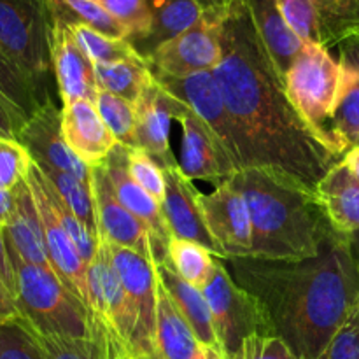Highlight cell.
Segmentation results:
<instances>
[{"label": "cell", "instance_id": "6da1fadb", "mask_svg": "<svg viewBox=\"0 0 359 359\" xmlns=\"http://www.w3.org/2000/svg\"><path fill=\"white\" fill-rule=\"evenodd\" d=\"M212 74L237 128L242 168H262L316 193L342 158L291 104L244 0L221 18V62Z\"/></svg>", "mask_w": 359, "mask_h": 359}, {"label": "cell", "instance_id": "7a4b0ae2", "mask_svg": "<svg viewBox=\"0 0 359 359\" xmlns=\"http://www.w3.org/2000/svg\"><path fill=\"white\" fill-rule=\"evenodd\" d=\"M235 283L258 298L277 337L302 359H318L359 304V263L333 230L314 258L223 259Z\"/></svg>", "mask_w": 359, "mask_h": 359}, {"label": "cell", "instance_id": "3957f363", "mask_svg": "<svg viewBox=\"0 0 359 359\" xmlns=\"http://www.w3.org/2000/svg\"><path fill=\"white\" fill-rule=\"evenodd\" d=\"M230 182L251 216V258L294 262L319 255L333 226L316 193L262 168H242Z\"/></svg>", "mask_w": 359, "mask_h": 359}, {"label": "cell", "instance_id": "277c9868", "mask_svg": "<svg viewBox=\"0 0 359 359\" xmlns=\"http://www.w3.org/2000/svg\"><path fill=\"white\" fill-rule=\"evenodd\" d=\"M16 279V300L21 319L39 333L90 339L91 321L86 305L70 293L51 269L25 262L6 241Z\"/></svg>", "mask_w": 359, "mask_h": 359}, {"label": "cell", "instance_id": "5b68a950", "mask_svg": "<svg viewBox=\"0 0 359 359\" xmlns=\"http://www.w3.org/2000/svg\"><path fill=\"white\" fill-rule=\"evenodd\" d=\"M342 83V65L318 44H304L284 77L286 93L298 114L335 156L344 158L332 133V116Z\"/></svg>", "mask_w": 359, "mask_h": 359}, {"label": "cell", "instance_id": "8992f818", "mask_svg": "<svg viewBox=\"0 0 359 359\" xmlns=\"http://www.w3.org/2000/svg\"><path fill=\"white\" fill-rule=\"evenodd\" d=\"M91 339L104 359H130L135 318L114 266L109 244L100 238L93 259L88 263Z\"/></svg>", "mask_w": 359, "mask_h": 359}, {"label": "cell", "instance_id": "52a82bcc", "mask_svg": "<svg viewBox=\"0 0 359 359\" xmlns=\"http://www.w3.org/2000/svg\"><path fill=\"white\" fill-rule=\"evenodd\" d=\"M51 32L49 0H0V46L49 100L48 79L55 76Z\"/></svg>", "mask_w": 359, "mask_h": 359}, {"label": "cell", "instance_id": "ba28073f", "mask_svg": "<svg viewBox=\"0 0 359 359\" xmlns=\"http://www.w3.org/2000/svg\"><path fill=\"white\" fill-rule=\"evenodd\" d=\"M202 291L212 312L217 342L228 359L242 356V347L249 337L277 335L262 302L235 283L217 256Z\"/></svg>", "mask_w": 359, "mask_h": 359}, {"label": "cell", "instance_id": "9c48e42d", "mask_svg": "<svg viewBox=\"0 0 359 359\" xmlns=\"http://www.w3.org/2000/svg\"><path fill=\"white\" fill-rule=\"evenodd\" d=\"M27 182L32 189L35 203H37L39 216H41L42 230H44L46 249H48L49 263L53 272L58 276L63 286L76 294L84 305H90V291H88V265L83 256L77 251L76 244L70 235L60 223L58 216L53 210L51 202L48 198L44 186V174L39 165L32 160L27 174ZM90 312V311H88Z\"/></svg>", "mask_w": 359, "mask_h": 359}, {"label": "cell", "instance_id": "30bf717a", "mask_svg": "<svg viewBox=\"0 0 359 359\" xmlns=\"http://www.w3.org/2000/svg\"><path fill=\"white\" fill-rule=\"evenodd\" d=\"M221 62V18L203 14L193 27L161 44L147 60L153 74L212 72Z\"/></svg>", "mask_w": 359, "mask_h": 359}, {"label": "cell", "instance_id": "8fae6325", "mask_svg": "<svg viewBox=\"0 0 359 359\" xmlns=\"http://www.w3.org/2000/svg\"><path fill=\"white\" fill-rule=\"evenodd\" d=\"M203 223L216 242L221 259L248 258L252 252V223L244 196L230 181L198 196Z\"/></svg>", "mask_w": 359, "mask_h": 359}, {"label": "cell", "instance_id": "7c38bea8", "mask_svg": "<svg viewBox=\"0 0 359 359\" xmlns=\"http://www.w3.org/2000/svg\"><path fill=\"white\" fill-rule=\"evenodd\" d=\"M154 79L174 95L177 100L188 105L202 121L212 128L221 142L231 154L235 163L242 170L241 151L237 142V128L224 104L223 93L219 90L212 72H196L189 76H167V74H153Z\"/></svg>", "mask_w": 359, "mask_h": 359}, {"label": "cell", "instance_id": "4fadbf2b", "mask_svg": "<svg viewBox=\"0 0 359 359\" xmlns=\"http://www.w3.org/2000/svg\"><path fill=\"white\" fill-rule=\"evenodd\" d=\"M189 107L168 93L154 76L135 104V147L146 151L161 168L179 167L170 149V123L181 119Z\"/></svg>", "mask_w": 359, "mask_h": 359}, {"label": "cell", "instance_id": "5bb4252c", "mask_svg": "<svg viewBox=\"0 0 359 359\" xmlns=\"http://www.w3.org/2000/svg\"><path fill=\"white\" fill-rule=\"evenodd\" d=\"M91 193H93L95 216L98 235L112 245L132 249L153 262L151 235L146 224L133 216L114 191L105 163L91 167Z\"/></svg>", "mask_w": 359, "mask_h": 359}, {"label": "cell", "instance_id": "9a60e30c", "mask_svg": "<svg viewBox=\"0 0 359 359\" xmlns=\"http://www.w3.org/2000/svg\"><path fill=\"white\" fill-rule=\"evenodd\" d=\"M179 123L182 125V147L179 168L188 179L221 186L233 179L241 168L205 121L189 109Z\"/></svg>", "mask_w": 359, "mask_h": 359}, {"label": "cell", "instance_id": "2e32d148", "mask_svg": "<svg viewBox=\"0 0 359 359\" xmlns=\"http://www.w3.org/2000/svg\"><path fill=\"white\" fill-rule=\"evenodd\" d=\"M128 146L116 144L104 161L107 167L114 191L119 202L130 210L135 217H139L147 226L151 235V251H153V263L161 265L168 263V242L172 235L167 226L161 205L139 184L133 181L128 170Z\"/></svg>", "mask_w": 359, "mask_h": 359}, {"label": "cell", "instance_id": "e0dca14e", "mask_svg": "<svg viewBox=\"0 0 359 359\" xmlns=\"http://www.w3.org/2000/svg\"><path fill=\"white\" fill-rule=\"evenodd\" d=\"M18 140L27 147L32 160L42 167H53L72 174L81 181L91 179V167L74 154L65 142L62 130V109L49 100L27 119L18 133Z\"/></svg>", "mask_w": 359, "mask_h": 359}, {"label": "cell", "instance_id": "ac0fdd59", "mask_svg": "<svg viewBox=\"0 0 359 359\" xmlns=\"http://www.w3.org/2000/svg\"><path fill=\"white\" fill-rule=\"evenodd\" d=\"M51 58L62 105L76 100L95 102L98 90L95 63L77 44L67 21L56 16H53Z\"/></svg>", "mask_w": 359, "mask_h": 359}, {"label": "cell", "instance_id": "d6986e66", "mask_svg": "<svg viewBox=\"0 0 359 359\" xmlns=\"http://www.w3.org/2000/svg\"><path fill=\"white\" fill-rule=\"evenodd\" d=\"M163 177L165 196L161 202V212L172 237L196 242L221 258L219 249L203 223L198 203L200 191L193 186L191 179L186 177L179 167L163 168Z\"/></svg>", "mask_w": 359, "mask_h": 359}, {"label": "cell", "instance_id": "ffe728a7", "mask_svg": "<svg viewBox=\"0 0 359 359\" xmlns=\"http://www.w3.org/2000/svg\"><path fill=\"white\" fill-rule=\"evenodd\" d=\"M62 130L65 142L88 167L104 163L112 147L118 144L91 100H76L62 105Z\"/></svg>", "mask_w": 359, "mask_h": 359}, {"label": "cell", "instance_id": "44dd1931", "mask_svg": "<svg viewBox=\"0 0 359 359\" xmlns=\"http://www.w3.org/2000/svg\"><path fill=\"white\" fill-rule=\"evenodd\" d=\"M13 214L7 226L4 228V237L25 262L51 269L41 216L27 179L13 189Z\"/></svg>", "mask_w": 359, "mask_h": 359}, {"label": "cell", "instance_id": "7402d4cb", "mask_svg": "<svg viewBox=\"0 0 359 359\" xmlns=\"http://www.w3.org/2000/svg\"><path fill=\"white\" fill-rule=\"evenodd\" d=\"M316 196L333 230L342 235L359 230V181L342 160L319 181Z\"/></svg>", "mask_w": 359, "mask_h": 359}, {"label": "cell", "instance_id": "603a6c76", "mask_svg": "<svg viewBox=\"0 0 359 359\" xmlns=\"http://www.w3.org/2000/svg\"><path fill=\"white\" fill-rule=\"evenodd\" d=\"M244 4L273 67L284 79L290 67L300 55L304 42L286 25L277 0H244Z\"/></svg>", "mask_w": 359, "mask_h": 359}, {"label": "cell", "instance_id": "cb8c5ba5", "mask_svg": "<svg viewBox=\"0 0 359 359\" xmlns=\"http://www.w3.org/2000/svg\"><path fill=\"white\" fill-rule=\"evenodd\" d=\"M342 83L332 116V133L346 154L359 146V44L351 42L340 48Z\"/></svg>", "mask_w": 359, "mask_h": 359}, {"label": "cell", "instance_id": "d4e9b609", "mask_svg": "<svg viewBox=\"0 0 359 359\" xmlns=\"http://www.w3.org/2000/svg\"><path fill=\"white\" fill-rule=\"evenodd\" d=\"M154 269H156L158 280L163 284L175 307L179 309L182 318L191 326L196 340L202 346L221 349L219 342H217L216 328H214L212 312H210L209 302H207L203 291L181 279L172 269L170 263H161V265L154 263Z\"/></svg>", "mask_w": 359, "mask_h": 359}, {"label": "cell", "instance_id": "484cf974", "mask_svg": "<svg viewBox=\"0 0 359 359\" xmlns=\"http://www.w3.org/2000/svg\"><path fill=\"white\" fill-rule=\"evenodd\" d=\"M147 6L151 13L149 35L133 46L144 60H149L161 44L181 35L203 16L195 0H147Z\"/></svg>", "mask_w": 359, "mask_h": 359}, {"label": "cell", "instance_id": "4316f807", "mask_svg": "<svg viewBox=\"0 0 359 359\" xmlns=\"http://www.w3.org/2000/svg\"><path fill=\"white\" fill-rule=\"evenodd\" d=\"M156 347L160 359H195L202 347L191 326L182 318L160 280H158Z\"/></svg>", "mask_w": 359, "mask_h": 359}, {"label": "cell", "instance_id": "83f0119b", "mask_svg": "<svg viewBox=\"0 0 359 359\" xmlns=\"http://www.w3.org/2000/svg\"><path fill=\"white\" fill-rule=\"evenodd\" d=\"M95 77H97L98 90L118 95L135 105L146 84L153 77V70L147 60L135 56L123 62L95 63Z\"/></svg>", "mask_w": 359, "mask_h": 359}, {"label": "cell", "instance_id": "f1b7e54d", "mask_svg": "<svg viewBox=\"0 0 359 359\" xmlns=\"http://www.w3.org/2000/svg\"><path fill=\"white\" fill-rule=\"evenodd\" d=\"M0 98L23 112L27 118L34 116L41 105L49 102V98L42 95L32 77L7 55L2 46H0Z\"/></svg>", "mask_w": 359, "mask_h": 359}, {"label": "cell", "instance_id": "f546056e", "mask_svg": "<svg viewBox=\"0 0 359 359\" xmlns=\"http://www.w3.org/2000/svg\"><path fill=\"white\" fill-rule=\"evenodd\" d=\"M168 263L181 279L203 290L212 273L216 256L196 242L172 237L168 242Z\"/></svg>", "mask_w": 359, "mask_h": 359}, {"label": "cell", "instance_id": "4dcf8cb0", "mask_svg": "<svg viewBox=\"0 0 359 359\" xmlns=\"http://www.w3.org/2000/svg\"><path fill=\"white\" fill-rule=\"evenodd\" d=\"M39 167L44 172L46 177L51 181V184L55 186V189L60 193L63 202L70 207V210L86 224L88 230L93 231L95 235H98L91 182L81 181L76 175L67 174V172L58 170V168L42 167V165H39ZM98 237H100V235H98Z\"/></svg>", "mask_w": 359, "mask_h": 359}, {"label": "cell", "instance_id": "1f68e13d", "mask_svg": "<svg viewBox=\"0 0 359 359\" xmlns=\"http://www.w3.org/2000/svg\"><path fill=\"white\" fill-rule=\"evenodd\" d=\"M95 105L104 119L105 126L111 130L114 139L119 144L128 147H135V130H137V112L135 105L126 102L125 98L112 95L105 90H97Z\"/></svg>", "mask_w": 359, "mask_h": 359}, {"label": "cell", "instance_id": "d6a6232c", "mask_svg": "<svg viewBox=\"0 0 359 359\" xmlns=\"http://www.w3.org/2000/svg\"><path fill=\"white\" fill-rule=\"evenodd\" d=\"M76 37L77 44L84 49L93 63H114L140 56L126 39H112L83 23H67Z\"/></svg>", "mask_w": 359, "mask_h": 359}, {"label": "cell", "instance_id": "836d02e7", "mask_svg": "<svg viewBox=\"0 0 359 359\" xmlns=\"http://www.w3.org/2000/svg\"><path fill=\"white\" fill-rule=\"evenodd\" d=\"M42 174H44V172H42ZM44 186H46V193H48L49 202H51V205H53V210L56 212L60 223L63 224V228H65L67 233L70 235L72 242L76 244L77 251H79V255L83 256V259L86 262V265H88V263L93 259L98 245H100V237H98V235H95L93 231L88 230L86 224H84L83 221H81L79 217H77L76 214L70 210V207L63 202V198L60 196V193L56 191L55 186L51 184V181H49L46 175H44Z\"/></svg>", "mask_w": 359, "mask_h": 359}, {"label": "cell", "instance_id": "e575fe53", "mask_svg": "<svg viewBox=\"0 0 359 359\" xmlns=\"http://www.w3.org/2000/svg\"><path fill=\"white\" fill-rule=\"evenodd\" d=\"M98 2L126 28L132 46L139 44L149 35L151 13L147 0H98Z\"/></svg>", "mask_w": 359, "mask_h": 359}, {"label": "cell", "instance_id": "d590c367", "mask_svg": "<svg viewBox=\"0 0 359 359\" xmlns=\"http://www.w3.org/2000/svg\"><path fill=\"white\" fill-rule=\"evenodd\" d=\"M0 359H48L23 319L0 321Z\"/></svg>", "mask_w": 359, "mask_h": 359}, {"label": "cell", "instance_id": "8d00e7d4", "mask_svg": "<svg viewBox=\"0 0 359 359\" xmlns=\"http://www.w3.org/2000/svg\"><path fill=\"white\" fill-rule=\"evenodd\" d=\"M30 332L34 333L35 340L48 359H104L100 347L91 337L74 339V337L48 335V333H39L32 328Z\"/></svg>", "mask_w": 359, "mask_h": 359}, {"label": "cell", "instance_id": "74e56055", "mask_svg": "<svg viewBox=\"0 0 359 359\" xmlns=\"http://www.w3.org/2000/svg\"><path fill=\"white\" fill-rule=\"evenodd\" d=\"M32 156L18 139L0 135V188L13 191L27 179Z\"/></svg>", "mask_w": 359, "mask_h": 359}, {"label": "cell", "instance_id": "f35d334b", "mask_svg": "<svg viewBox=\"0 0 359 359\" xmlns=\"http://www.w3.org/2000/svg\"><path fill=\"white\" fill-rule=\"evenodd\" d=\"M128 170L133 181L139 182L154 200L161 205L165 196L163 168L140 147L128 149Z\"/></svg>", "mask_w": 359, "mask_h": 359}, {"label": "cell", "instance_id": "ab89813d", "mask_svg": "<svg viewBox=\"0 0 359 359\" xmlns=\"http://www.w3.org/2000/svg\"><path fill=\"white\" fill-rule=\"evenodd\" d=\"M287 27L304 44H316L314 0H277Z\"/></svg>", "mask_w": 359, "mask_h": 359}, {"label": "cell", "instance_id": "60d3db41", "mask_svg": "<svg viewBox=\"0 0 359 359\" xmlns=\"http://www.w3.org/2000/svg\"><path fill=\"white\" fill-rule=\"evenodd\" d=\"M318 359H359V304Z\"/></svg>", "mask_w": 359, "mask_h": 359}, {"label": "cell", "instance_id": "b9f144b4", "mask_svg": "<svg viewBox=\"0 0 359 359\" xmlns=\"http://www.w3.org/2000/svg\"><path fill=\"white\" fill-rule=\"evenodd\" d=\"M242 359H302L277 335L249 337L242 347Z\"/></svg>", "mask_w": 359, "mask_h": 359}, {"label": "cell", "instance_id": "7bdbcfd3", "mask_svg": "<svg viewBox=\"0 0 359 359\" xmlns=\"http://www.w3.org/2000/svg\"><path fill=\"white\" fill-rule=\"evenodd\" d=\"M27 116L0 98V135L18 139V133L27 123Z\"/></svg>", "mask_w": 359, "mask_h": 359}, {"label": "cell", "instance_id": "ee69618b", "mask_svg": "<svg viewBox=\"0 0 359 359\" xmlns=\"http://www.w3.org/2000/svg\"><path fill=\"white\" fill-rule=\"evenodd\" d=\"M0 280L6 284V287L14 297V293H16V279H14L13 266H11L9 255H7L6 237H4L2 228H0Z\"/></svg>", "mask_w": 359, "mask_h": 359}, {"label": "cell", "instance_id": "f6af8a7d", "mask_svg": "<svg viewBox=\"0 0 359 359\" xmlns=\"http://www.w3.org/2000/svg\"><path fill=\"white\" fill-rule=\"evenodd\" d=\"M11 319H21V314L11 291L0 280V321H11Z\"/></svg>", "mask_w": 359, "mask_h": 359}, {"label": "cell", "instance_id": "bcb514c9", "mask_svg": "<svg viewBox=\"0 0 359 359\" xmlns=\"http://www.w3.org/2000/svg\"><path fill=\"white\" fill-rule=\"evenodd\" d=\"M198 4V7L202 9V13L205 16L212 18H223L224 13L230 9L233 4H237L238 0H195Z\"/></svg>", "mask_w": 359, "mask_h": 359}, {"label": "cell", "instance_id": "7dc6e473", "mask_svg": "<svg viewBox=\"0 0 359 359\" xmlns=\"http://www.w3.org/2000/svg\"><path fill=\"white\" fill-rule=\"evenodd\" d=\"M13 191L0 188V228H2V230L7 226V223H9L11 214H13Z\"/></svg>", "mask_w": 359, "mask_h": 359}, {"label": "cell", "instance_id": "c3c4849f", "mask_svg": "<svg viewBox=\"0 0 359 359\" xmlns=\"http://www.w3.org/2000/svg\"><path fill=\"white\" fill-rule=\"evenodd\" d=\"M342 161L347 165V168H349V170L353 172L354 177H356L358 181H359V146L353 147V149L347 151V153L344 154Z\"/></svg>", "mask_w": 359, "mask_h": 359}, {"label": "cell", "instance_id": "681fc988", "mask_svg": "<svg viewBox=\"0 0 359 359\" xmlns=\"http://www.w3.org/2000/svg\"><path fill=\"white\" fill-rule=\"evenodd\" d=\"M195 359H228V358L224 356V353L221 349H216V347L202 346V347H200L198 356H196Z\"/></svg>", "mask_w": 359, "mask_h": 359}, {"label": "cell", "instance_id": "f907efd6", "mask_svg": "<svg viewBox=\"0 0 359 359\" xmlns=\"http://www.w3.org/2000/svg\"><path fill=\"white\" fill-rule=\"evenodd\" d=\"M347 238H349L351 251H353L354 258H356V259H358V263H359V230L354 231V233L347 235Z\"/></svg>", "mask_w": 359, "mask_h": 359}]
</instances>
